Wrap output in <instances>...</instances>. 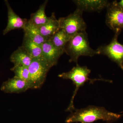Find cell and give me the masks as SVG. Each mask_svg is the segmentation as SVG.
I'll list each match as a JSON object with an SVG mask.
<instances>
[{
    "mask_svg": "<svg viewBox=\"0 0 123 123\" xmlns=\"http://www.w3.org/2000/svg\"><path fill=\"white\" fill-rule=\"evenodd\" d=\"M123 115L110 112L104 107L89 106L85 108L75 109L66 119V123H92L102 120L111 123L119 119Z\"/></svg>",
    "mask_w": 123,
    "mask_h": 123,
    "instance_id": "obj_1",
    "label": "cell"
},
{
    "mask_svg": "<svg viewBox=\"0 0 123 123\" xmlns=\"http://www.w3.org/2000/svg\"><path fill=\"white\" fill-rule=\"evenodd\" d=\"M64 51L70 56L69 62H75L77 64L80 56L92 57L99 55L97 49L94 50L90 46L88 34L86 31L78 33L71 37L65 46Z\"/></svg>",
    "mask_w": 123,
    "mask_h": 123,
    "instance_id": "obj_2",
    "label": "cell"
},
{
    "mask_svg": "<svg viewBox=\"0 0 123 123\" xmlns=\"http://www.w3.org/2000/svg\"><path fill=\"white\" fill-rule=\"evenodd\" d=\"M91 72V70L86 66H80L77 64L76 66L74 67L69 72L63 73L58 75V77L62 79L71 80L75 86L69 105L66 110L67 111L72 112L75 110L74 105V98L79 88L83 86L86 82L89 81L90 83L93 84L96 80L107 81V80L103 79H90L89 77Z\"/></svg>",
    "mask_w": 123,
    "mask_h": 123,
    "instance_id": "obj_3",
    "label": "cell"
},
{
    "mask_svg": "<svg viewBox=\"0 0 123 123\" xmlns=\"http://www.w3.org/2000/svg\"><path fill=\"white\" fill-rule=\"evenodd\" d=\"M83 11L78 8L72 13L58 19L60 29L72 37L78 33L86 31L87 26L82 17Z\"/></svg>",
    "mask_w": 123,
    "mask_h": 123,
    "instance_id": "obj_4",
    "label": "cell"
},
{
    "mask_svg": "<svg viewBox=\"0 0 123 123\" xmlns=\"http://www.w3.org/2000/svg\"><path fill=\"white\" fill-rule=\"evenodd\" d=\"M51 68L42 57L33 59L28 67L30 75L31 89H36L42 87Z\"/></svg>",
    "mask_w": 123,
    "mask_h": 123,
    "instance_id": "obj_5",
    "label": "cell"
},
{
    "mask_svg": "<svg viewBox=\"0 0 123 123\" xmlns=\"http://www.w3.org/2000/svg\"><path fill=\"white\" fill-rule=\"evenodd\" d=\"M121 31L119 30L116 31L114 36L110 43L100 46L97 50L99 55L107 56L123 70V44L120 43L118 40Z\"/></svg>",
    "mask_w": 123,
    "mask_h": 123,
    "instance_id": "obj_6",
    "label": "cell"
},
{
    "mask_svg": "<svg viewBox=\"0 0 123 123\" xmlns=\"http://www.w3.org/2000/svg\"><path fill=\"white\" fill-rule=\"evenodd\" d=\"M107 9L106 23L107 26L115 32L123 30V9L119 6L117 1L110 2Z\"/></svg>",
    "mask_w": 123,
    "mask_h": 123,
    "instance_id": "obj_7",
    "label": "cell"
},
{
    "mask_svg": "<svg viewBox=\"0 0 123 123\" xmlns=\"http://www.w3.org/2000/svg\"><path fill=\"white\" fill-rule=\"evenodd\" d=\"M42 57L52 68L57 64L61 56L65 53L53 46L49 40H47L42 44Z\"/></svg>",
    "mask_w": 123,
    "mask_h": 123,
    "instance_id": "obj_8",
    "label": "cell"
},
{
    "mask_svg": "<svg viewBox=\"0 0 123 123\" xmlns=\"http://www.w3.org/2000/svg\"><path fill=\"white\" fill-rule=\"evenodd\" d=\"M5 1L8 9V20L7 26L3 31L4 35L15 29H24L28 21L26 18H22L15 13L8 0Z\"/></svg>",
    "mask_w": 123,
    "mask_h": 123,
    "instance_id": "obj_9",
    "label": "cell"
},
{
    "mask_svg": "<svg viewBox=\"0 0 123 123\" xmlns=\"http://www.w3.org/2000/svg\"><path fill=\"white\" fill-rule=\"evenodd\" d=\"M30 87L29 84L22 79L14 77L2 83L1 90L5 93H19L25 92Z\"/></svg>",
    "mask_w": 123,
    "mask_h": 123,
    "instance_id": "obj_10",
    "label": "cell"
},
{
    "mask_svg": "<svg viewBox=\"0 0 123 123\" xmlns=\"http://www.w3.org/2000/svg\"><path fill=\"white\" fill-rule=\"evenodd\" d=\"M73 1L76 5L77 8L83 11H101L107 8L110 2L104 0H77Z\"/></svg>",
    "mask_w": 123,
    "mask_h": 123,
    "instance_id": "obj_11",
    "label": "cell"
},
{
    "mask_svg": "<svg viewBox=\"0 0 123 123\" xmlns=\"http://www.w3.org/2000/svg\"><path fill=\"white\" fill-rule=\"evenodd\" d=\"M38 28L42 36L47 40L60 29L59 21L56 19L54 13L49 17V19L47 23Z\"/></svg>",
    "mask_w": 123,
    "mask_h": 123,
    "instance_id": "obj_12",
    "label": "cell"
},
{
    "mask_svg": "<svg viewBox=\"0 0 123 123\" xmlns=\"http://www.w3.org/2000/svg\"><path fill=\"white\" fill-rule=\"evenodd\" d=\"M30 54L22 46L12 53L10 60L14 65H22L29 67L33 60Z\"/></svg>",
    "mask_w": 123,
    "mask_h": 123,
    "instance_id": "obj_13",
    "label": "cell"
},
{
    "mask_svg": "<svg viewBox=\"0 0 123 123\" xmlns=\"http://www.w3.org/2000/svg\"><path fill=\"white\" fill-rule=\"evenodd\" d=\"M23 30L24 36L29 38L40 46H42L44 42L48 40L42 36L38 27L34 25L29 20Z\"/></svg>",
    "mask_w": 123,
    "mask_h": 123,
    "instance_id": "obj_14",
    "label": "cell"
},
{
    "mask_svg": "<svg viewBox=\"0 0 123 123\" xmlns=\"http://www.w3.org/2000/svg\"><path fill=\"white\" fill-rule=\"evenodd\" d=\"M48 1V0L45 1L35 12L31 14L29 20L38 27L46 24L49 19V17H47L45 13V9Z\"/></svg>",
    "mask_w": 123,
    "mask_h": 123,
    "instance_id": "obj_15",
    "label": "cell"
},
{
    "mask_svg": "<svg viewBox=\"0 0 123 123\" xmlns=\"http://www.w3.org/2000/svg\"><path fill=\"white\" fill-rule=\"evenodd\" d=\"M71 38L63 30L60 29L49 40L56 48L64 51L65 46Z\"/></svg>",
    "mask_w": 123,
    "mask_h": 123,
    "instance_id": "obj_16",
    "label": "cell"
},
{
    "mask_svg": "<svg viewBox=\"0 0 123 123\" xmlns=\"http://www.w3.org/2000/svg\"><path fill=\"white\" fill-rule=\"evenodd\" d=\"M22 46L33 59L42 57V46L36 43L29 38L24 36Z\"/></svg>",
    "mask_w": 123,
    "mask_h": 123,
    "instance_id": "obj_17",
    "label": "cell"
},
{
    "mask_svg": "<svg viewBox=\"0 0 123 123\" xmlns=\"http://www.w3.org/2000/svg\"><path fill=\"white\" fill-rule=\"evenodd\" d=\"M11 70L14 73V77L22 79L29 84L31 89L30 75L28 67L22 65H14Z\"/></svg>",
    "mask_w": 123,
    "mask_h": 123,
    "instance_id": "obj_18",
    "label": "cell"
},
{
    "mask_svg": "<svg viewBox=\"0 0 123 123\" xmlns=\"http://www.w3.org/2000/svg\"><path fill=\"white\" fill-rule=\"evenodd\" d=\"M117 4L119 6L123 9V0H121L119 2L117 1Z\"/></svg>",
    "mask_w": 123,
    "mask_h": 123,
    "instance_id": "obj_19",
    "label": "cell"
}]
</instances>
